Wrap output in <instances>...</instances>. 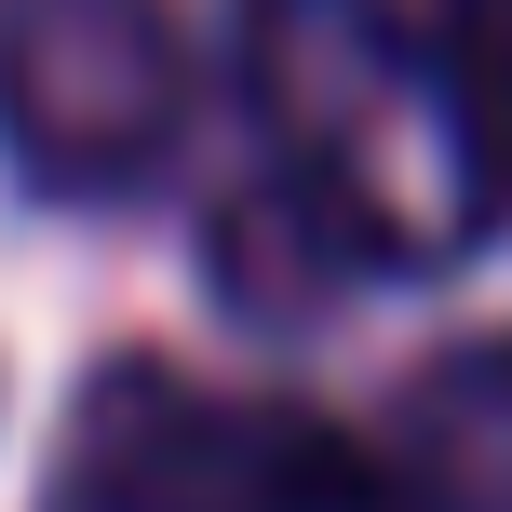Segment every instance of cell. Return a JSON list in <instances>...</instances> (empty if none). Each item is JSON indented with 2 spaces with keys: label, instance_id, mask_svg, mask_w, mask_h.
Returning a JSON list of instances; mask_svg holds the SVG:
<instances>
[{
  "label": "cell",
  "instance_id": "cell-1",
  "mask_svg": "<svg viewBox=\"0 0 512 512\" xmlns=\"http://www.w3.org/2000/svg\"><path fill=\"white\" fill-rule=\"evenodd\" d=\"M243 95H256L270 162L297 189H324L391 270L459 256L486 230L499 176H486L459 68H445V41L418 14H391V0H256Z\"/></svg>",
  "mask_w": 512,
  "mask_h": 512
},
{
  "label": "cell",
  "instance_id": "cell-2",
  "mask_svg": "<svg viewBox=\"0 0 512 512\" xmlns=\"http://www.w3.org/2000/svg\"><path fill=\"white\" fill-rule=\"evenodd\" d=\"M189 149V41L162 0H0V162L54 203H122Z\"/></svg>",
  "mask_w": 512,
  "mask_h": 512
},
{
  "label": "cell",
  "instance_id": "cell-3",
  "mask_svg": "<svg viewBox=\"0 0 512 512\" xmlns=\"http://www.w3.org/2000/svg\"><path fill=\"white\" fill-rule=\"evenodd\" d=\"M81 499L108 512H405L378 445L310 405H243L189 378H108L81 405Z\"/></svg>",
  "mask_w": 512,
  "mask_h": 512
},
{
  "label": "cell",
  "instance_id": "cell-4",
  "mask_svg": "<svg viewBox=\"0 0 512 512\" xmlns=\"http://www.w3.org/2000/svg\"><path fill=\"white\" fill-rule=\"evenodd\" d=\"M391 486L405 512H512V337H472L391 405Z\"/></svg>",
  "mask_w": 512,
  "mask_h": 512
},
{
  "label": "cell",
  "instance_id": "cell-5",
  "mask_svg": "<svg viewBox=\"0 0 512 512\" xmlns=\"http://www.w3.org/2000/svg\"><path fill=\"white\" fill-rule=\"evenodd\" d=\"M364 270H391V256L364 243L324 189H297L283 162L216 216V297H230L243 324H310V310H337Z\"/></svg>",
  "mask_w": 512,
  "mask_h": 512
},
{
  "label": "cell",
  "instance_id": "cell-6",
  "mask_svg": "<svg viewBox=\"0 0 512 512\" xmlns=\"http://www.w3.org/2000/svg\"><path fill=\"white\" fill-rule=\"evenodd\" d=\"M432 41L472 95V135H486V176L512 203V0H432Z\"/></svg>",
  "mask_w": 512,
  "mask_h": 512
},
{
  "label": "cell",
  "instance_id": "cell-7",
  "mask_svg": "<svg viewBox=\"0 0 512 512\" xmlns=\"http://www.w3.org/2000/svg\"><path fill=\"white\" fill-rule=\"evenodd\" d=\"M68 512H108V499H81V486H68Z\"/></svg>",
  "mask_w": 512,
  "mask_h": 512
}]
</instances>
